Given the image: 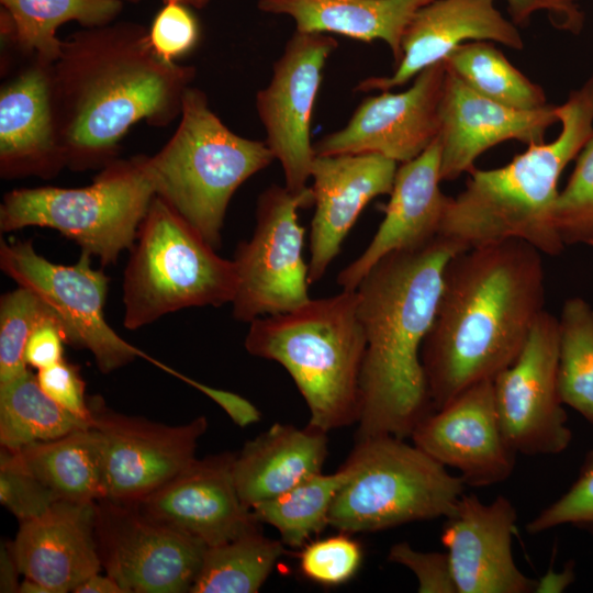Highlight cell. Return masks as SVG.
I'll use <instances>...</instances> for the list:
<instances>
[{
    "mask_svg": "<svg viewBox=\"0 0 593 593\" xmlns=\"http://www.w3.org/2000/svg\"><path fill=\"white\" fill-rule=\"evenodd\" d=\"M49 75L58 144L66 167L81 171L115 160L135 123L164 127L180 116L195 68L164 59L148 30L121 22L63 40Z\"/></svg>",
    "mask_w": 593,
    "mask_h": 593,
    "instance_id": "obj_1",
    "label": "cell"
},
{
    "mask_svg": "<svg viewBox=\"0 0 593 593\" xmlns=\"http://www.w3.org/2000/svg\"><path fill=\"white\" fill-rule=\"evenodd\" d=\"M544 306L545 268L533 245L508 239L455 255L421 350L435 411L511 366Z\"/></svg>",
    "mask_w": 593,
    "mask_h": 593,
    "instance_id": "obj_2",
    "label": "cell"
},
{
    "mask_svg": "<svg viewBox=\"0 0 593 593\" xmlns=\"http://www.w3.org/2000/svg\"><path fill=\"white\" fill-rule=\"evenodd\" d=\"M467 250L438 235L381 258L362 278L358 317L366 336L356 440L411 437L435 411L421 350L438 306L446 266Z\"/></svg>",
    "mask_w": 593,
    "mask_h": 593,
    "instance_id": "obj_3",
    "label": "cell"
},
{
    "mask_svg": "<svg viewBox=\"0 0 593 593\" xmlns=\"http://www.w3.org/2000/svg\"><path fill=\"white\" fill-rule=\"evenodd\" d=\"M556 113L562 125L556 139L528 145L503 167L470 172L449 197L438 235L465 249L519 239L549 256L563 251L553 223L558 180L593 133V76Z\"/></svg>",
    "mask_w": 593,
    "mask_h": 593,
    "instance_id": "obj_4",
    "label": "cell"
},
{
    "mask_svg": "<svg viewBox=\"0 0 593 593\" xmlns=\"http://www.w3.org/2000/svg\"><path fill=\"white\" fill-rule=\"evenodd\" d=\"M356 290L310 299L290 312L250 322L246 350L279 362L305 400L309 425L328 433L358 423L366 336Z\"/></svg>",
    "mask_w": 593,
    "mask_h": 593,
    "instance_id": "obj_5",
    "label": "cell"
},
{
    "mask_svg": "<svg viewBox=\"0 0 593 593\" xmlns=\"http://www.w3.org/2000/svg\"><path fill=\"white\" fill-rule=\"evenodd\" d=\"M273 159L266 142L233 133L211 110L206 94L189 87L177 130L148 156V166L156 195L217 249L233 194Z\"/></svg>",
    "mask_w": 593,
    "mask_h": 593,
    "instance_id": "obj_6",
    "label": "cell"
},
{
    "mask_svg": "<svg viewBox=\"0 0 593 593\" xmlns=\"http://www.w3.org/2000/svg\"><path fill=\"white\" fill-rule=\"evenodd\" d=\"M237 284L234 260L220 257L179 213L155 195L124 272L123 325L137 329L186 307L232 303Z\"/></svg>",
    "mask_w": 593,
    "mask_h": 593,
    "instance_id": "obj_7",
    "label": "cell"
},
{
    "mask_svg": "<svg viewBox=\"0 0 593 593\" xmlns=\"http://www.w3.org/2000/svg\"><path fill=\"white\" fill-rule=\"evenodd\" d=\"M344 466L348 478L334 499L328 526L347 534L448 518L465 493L459 475L391 435L356 440Z\"/></svg>",
    "mask_w": 593,
    "mask_h": 593,
    "instance_id": "obj_8",
    "label": "cell"
},
{
    "mask_svg": "<svg viewBox=\"0 0 593 593\" xmlns=\"http://www.w3.org/2000/svg\"><path fill=\"white\" fill-rule=\"evenodd\" d=\"M155 195L148 156L115 159L86 187L21 188L5 193L0 230L54 228L108 266L131 250Z\"/></svg>",
    "mask_w": 593,
    "mask_h": 593,
    "instance_id": "obj_9",
    "label": "cell"
},
{
    "mask_svg": "<svg viewBox=\"0 0 593 593\" xmlns=\"http://www.w3.org/2000/svg\"><path fill=\"white\" fill-rule=\"evenodd\" d=\"M313 204L311 188L292 192L273 184L259 195L254 234L235 251L234 318L250 323L262 315L290 312L311 299L309 265L302 256L305 230L298 210Z\"/></svg>",
    "mask_w": 593,
    "mask_h": 593,
    "instance_id": "obj_10",
    "label": "cell"
},
{
    "mask_svg": "<svg viewBox=\"0 0 593 593\" xmlns=\"http://www.w3.org/2000/svg\"><path fill=\"white\" fill-rule=\"evenodd\" d=\"M91 256L82 250L76 264L59 265L38 255L31 240L0 242L1 270L58 314L67 344L89 350L101 372L110 373L137 357L160 368L163 362L127 343L107 323L109 278L91 267Z\"/></svg>",
    "mask_w": 593,
    "mask_h": 593,
    "instance_id": "obj_11",
    "label": "cell"
},
{
    "mask_svg": "<svg viewBox=\"0 0 593 593\" xmlns=\"http://www.w3.org/2000/svg\"><path fill=\"white\" fill-rule=\"evenodd\" d=\"M102 569L126 593L190 592L208 546L144 514L136 504L94 502Z\"/></svg>",
    "mask_w": 593,
    "mask_h": 593,
    "instance_id": "obj_12",
    "label": "cell"
},
{
    "mask_svg": "<svg viewBox=\"0 0 593 593\" xmlns=\"http://www.w3.org/2000/svg\"><path fill=\"white\" fill-rule=\"evenodd\" d=\"M559 323L544 311L515 361L493 379L503 434L517 454L556 455L572 432L558 389Z\"/></svg>",
    "mask_w": 593,
    "mask_h": 593,
    "instance_id": "obj_13",
    "label": "cell"
},
{
    "mask_svg": "<svg viewBox=\"0 0 593 593\" xmlns=\"http://www.w3.org/2000/svg\"><path fill=\"white\" fill-rule=\"evenodd\" d=\"M91 426L103 447L105 499L137 503L195 460L205 416L170 426L109 409L100 396L88 398Z\"/></svg>",
    "mask_w": 593,
    "mask_h": 593,
    "instance_id": "obj_14",
    "label": "cell"
},
{
    "mask_svg": "<svg viewBox=\"0 0 593 593\" xmlns=\"http://www.w3.org/2000/svg\"><path fill=\"white\" fill-rule=\"evenodd\" d=\"M336 47L327 34L295 31L273 65L270 83L256 97L265 142L280 161L286 187L292 192L309 188L315 158L311 119L326 59Z\"/></svg>",
    "mask_w": 593,
    "mask_h": 593,
    "instance_id": "obj_15",
    "label": "cell"
},
{
    "mask_svg": "<svg viewBox=\"0 0 593 593\" xmlns=\"http://www.w3.org/2000/svg\"><path fill=\"white\" fill-rule=\"evenodd\" d=\"M445 61L422 70L405 91L369 97L340 130L313 144L315 156L380 155L407 163L438 137Z\"/></svg>",
    "mask_w": 593,
    "mask_h": 593,
    "instance_id": "obj_16",
    "label": "cell"
},
{
    "mask_svg": "<svg viewBox=\"0 0 593 593\" xmlns=\"http://www.w3.org/2000/svg\"><path fill=\"white\" fill-rule=\"evenodd\" d=\"M411 438L434 460L457 469L469 486L503 482L515 467L516 452L497 416L493 380L467 388L432 412L415 427Z\"/></svg>",
    "mask_w": 593,
    "mask_h": 593,
    "instance_id": "obj_17",
    "label": "cell"
},
{
    "mask_svg": "<svg viewBox=\"0 0 593 593\" xmlns=\"http://www.w3.org/2000/svg\"><path fill=\"white\" fill-rule=\"evenodd\" d=\"M236 454L197 459L142 499L137 507L150 518L183 532L208 547L260 529L240 500L233 478Z\"/></svg>",
    "mask_w": 593,
    "mask_h": 593,
    "instance_id": "obj_18",
    "label": "cell"
},
{
    "mask_svg": "<svg viewBox=\"0 0 593 593\" xmlns=\"http://www.w3.org/2000/svg\"><path fill=\"white\" fill-rule=\"evenodd\" d=\"M516 521L514 505L503 495L490 504L474 494L461 495L441 533L457 593L535 592L537 580L513 558Z\"/></svg>",
    "mask_w": 593,
    "mask_h": 593,
    "instance_id": "obj_19",
    "label": "cell"
},
{
    "mask_svg": "<svg viewBox=\"0 0 593 593\" xmlns=\"http://www.w3.org/2000/svg\"><path fill=\"white\" fill-rule=\"evenodd\" d=\"M439 118L441 181L470 174L481 154L504 141L545 142L547 128L559 121L553 105L533 111L506 107L477 93L447 68Z\"/></svg>",
    "mask_w": 593,
    "mask_h": 593,
    "instance_id": "obj_20",
    "label": "cell"
},
{
    "mask_svg": "<svg viewBox=\"0 0 593 593\" xmlns=\"http://www.w3.org/2000/svg\"><path fill=\"white\" fill-rule=\"evenodd\" d=\"M398 163L380 155L315 156L311 187L315 212L310 234V284L322 279L360 212L390 194Z\"/></svg>",
    "mask_w": 593,
    "mask_h": 593,
    "instance_id": "obj_21",
    "label": "cell"
},
{
    "mask_svg": "<svg viewBox=\"0 0 593 593\" xmlns=\"http://www.w3.org/2000/svg\"><path fill=\"white\" fill-rule=\"evenodd\" d=\"M469 40L523 48L521 34L494 7V0H434L421 8L407 25L402 37V58L393 74L367 78L356 90L387 91L402 86Z\"/></svg>",
    "mask_w": 593,
    "mask_h": 593,
    "instance_id": "obj_22",
    "label": "cell"
},
{
    "mask_svg": "<svg viewBox=\"0 0 593 593\" xmlns=\"http://www.w3.org/2000/svg\"><path fill=\"white\" fill-rule=\"evenodd\" d=\"M441 144L438 137L416 158L398 168L384 219L363 253L337 276L345 290H356L384 256L419 247L439 234L449 197L439 187Z\"/></svg>",
    "mask_w": 593,
    "mask_h": 593,
    "instance_id": "obj_23",
    "label": "cell"
},
{
    "mask_svg": "<svg viewBox=\"0 0 593 593\" xmlns=\"http://www.w3.org/2000/svg\"><path fill=\"white\" fill-rule=\"evenodd\" d=\"M9 545L20 574L49 593H68L102 569L94 536V502L57 501L22 522Z\"/></svg>",
    "mask_w": 593,
    "mask_h": 593,
    "instance_id": "obj_24",
    "label": "cell"
},
{
    "mask_svg": "<svg viewBox=\"0 0 593 593\" xmlns=\"http://www.w3.org/2000/svg\"><path fill=\"white\" fill-rule=\"evenodd\" d=\"M49 67L38 61L0 90L2 178H52L66 160L56 136Z\"/></svg>",
    "mask_w": 593,
    "mask_h": 593,
    "instance_id": "obj_25",
    "label": "cell"
},
{
    "mask_svg": "<svg viewBox=\"0 0 593 593\" xmlns=\"http://www.w3.org/2000/svg\"><path fill=\"white\" fill-rule=\"evenodd\" d=\"M327 441L326 432L309 424L299 428L280 423L246 441L233 462L234 483L243 503L251 510L321 473Z\"/></svg>",
    "mask_w": 593,
    "mask_h": 593,
    "instance_id": "obj_26",
    "label": "cell"
},
{
    "mask_svg": "<svg viewBox=\"0 0 593 593\" xmlns=\"http://www.w3.org/2000/svg\"><path fill=\"white\" fill-rule=\"evenodd\" d=\"M434 0H259L258 8L289 15L296 31L336 33L362 42L383 41L394 66L402 58V37L414 14Z\"/></svg>",
    "mask_w": 593,
    "mask_h": 593,
    "instance_id": "obj_27",
    "label": "cell"
},
{
    "mask_svg": "<svg viewBox=\"0 0 593 593\" xmlns=\"http://www.w3.org/2000/svg\"><path fill=\"white\" fill-rule=\"evenodd\" d=\"M14 450L60 500L93 503L105 497L102 439L93 426Z\"/></svg>",
    "mask_w": 593,
    "mask_h": 593,
    "instance_id": "obj_28",
    "label": "cell"
},
{
    "mask_svg": "<svg viewBox=\"0 0 593 593\" xmlns=\"http://www.w3.org/2000/svg\"><path fill=\"white\" fill-rule=\"evenodd\" d=\"M4 29L22 52L51 66L59 57L61 42L57 29L70 21L86 27L110 24L122 9L121 0H0Z\"/></svg>",
    "mask_w": 593,
    "mask_h": 593,
    "instance_id": "obj_29",
    "label": "cell"
},
{
    "mask_svg": "<svg viewBox=\"0 0 593 593\" xmlns=\"http://www.w3.org/2000/svg\"><path fill=\"white\" fill-rule=\"evenodd\" d=\"M90 425V422L52 400L30 369L0 384L1 447L19 449L33 443L57 439Z\"/></svg>",
    "mask_w": 593,
    "mask_h": 593,
    "instance_id": "obj_30",
    "label": "cell"
},
{
    "mask_svg": "<svg viewBox=\"0 0 593 593\" xmlns=\"http://www.w3.org/2000/svg\"><path fill=\"white\" fill-rule=\"evenodd\" d=\"M282 541L261 528L208 547L189 593H255L284 553Z\"/></svg>",
    "mask_w": 593,
    "mask_h": 593,
    "instance_id": "obj_31",
    "label": "cell"
},
{
    "mask_svg": "<svg viewBox=\"0 0 593 593\" xmlns=\"http://www.w3.org/2000/svg\"><path fill=\"white\" fill-rule=\"evenodd\" d=\"M444 61L448 70L488 99L524 111L547 107L544 90L488 42L461 44Z\"/></svg>",
    "mask_w": 593,
    "mask_h": 593,
    "instance_id": "obj_32",
    "label": "cell"
},
{
    "mask_svg": "<svg viewBox=\"0 0 593 593\" xmlns=\"http://www.w3.org/2000/svg\"><path fill=\"white\" fill-rule=\"evenodd\" d=\"M347 478L343 465L334 473H317L277 497L255 504L251 511L260 523L279 532L284 545L302 547L328 526L332 504Z\"/></svg>",
    "mask_w": 593,
    "mask_h": 593,
    "instance_id": "obj_33",
    "label": "cell"
},
{
    "mask_svg": "<svg viewBox=\"0 0 593 593\" xmlns=\"http://www.w3.org/2000/svg\"><path fill=\"white\" fill-rule=\"evenodd\" d=\"M558 323L561 401L593 424V307L582 298H570Z\"/></svg>",
    "mask_w": 593,
    "mask_h": 593,
    "instance_id": "obj_34",
    "label": "cell"
},
{
    "mask_svg": "<svg viewBox=\"0 0 593 593\" xmlns=\"http://www.w3.org/2000/svg\"><path fill=\"white\" fill-rule=\"evenodd\" d=\"M58 314L36 293L19 286L0 299V384L29 370L24 359L26 343L45 318Z\"/></svg>",
    "mask_w": 593,
    "mask_h": 593,
    "instance_id": "obj_35",
    "label": "cell"
},
{
    "mask_svg": "<svg viewBox=\"0 0 593 593\" xmlns=\"http://www.w3.org/2000/svg\"><path fill=\"white\" fill-rule=\"evenodd\" d=\"M577 157L573 172L558 194L553 223L564 246H593V133Z\"/></svg>",
    "mask_w": 593,
    "mask_h": 593,
    "instance_id": "obj_36",
    "label": "cell"
},
{
    "mask_svg": "<svg viewBox=\"0 0 593 593\" xmlns=\"http://www.w3.org/2000/svg\"><path fill=\"white\" fill-rule=\"evenodd\" d=\"M60 499L22 461L14 449H0V503L21 523L40 517Z\"/></svg>",
    "mask_w": 593,
    "mask_h": 593,
    "instance_id": "obj_37",
    "label": "cell"
},
{
    "mask_svg": "<svg viewBox=\"0 0 593 593\" xmlns=\"http://www.w3.org/2000/svg\"><path fill=\"white\" fill-rule=\"evenodd\" d=\"M361 559L360 545L342 532L306 545L300 555V568L314 582L338 585L357 572Z\"/></svg>",
    "mask_w": 593,
    "mask_h": 593,
    "instance_id": "obj_38",
    "label": "cell"
},
{
    "mask_svg": "<svg viewBox=\"0 0 593 593\" xmlns=\"http://www.w3.org/2000/svg\"><path fill=\"white\" fill-rule=\"evenodd\" d=\"M568 524L593 530V449L570 489L530 519L526 529L535 535Z\"/></svg>",
    "mask_w": 593,
    "mask_h": 593,
    "instance_id": "obj_39",
    "label": "cell"
},
{
    "mask_svg": "<svg viewBox=\"0 0 593 593\" xmlns=\"http://www.w3.org/2000/svg\"><path fill=\"white\" fill-rule=\"evenodd\" d=\"M155 52L166 60L189 52L198 41V24L186 5L166 2L148 30Z\"/></svg>",
    "mask_w": 593,
    "mask_h": 593,
    "instance_id": "obj_40",
    "label": "cell"
},
{
    "mask_svg": "<svg viewBox=\"0 0 593 593\" xmlns=\"http://www.w3.org/2000/svg\"><path fill=\"white\" fill-rule=\"evenodd\" d=\"M388 560L410 569L421 593H457L447 552H423L398 542L390 548Z\"/></svg>",
    "mask_w": 593,
    "mask_h": 593,
    "instance_id": "obj_41",
    "label": "cell"
},
{
    "mask_svg": "<svg viewBox=\"0 0 593 593\" xmlns=\"http://www.w3.org/2000/svg\"><path fill=\"white\" fill-rule=\"evenodd\" d=\"M42 390L71 414L91 423V412L86 398V384L76 366L61 361L41 369L36 374Z\"/></svg>",
    "mask_w": 593,
    "mask_h": 593,
    "instance_id": "obj_42",
    "label": "cell"
},
{
    "mask_svg": "<svg viewBox=\"0 0 593 593\" xmlns=\"http://www.w3.org/2000/svg\"><path fill=\"white\" fill-rule=\"evenodd\" d=\"M64 344H67V334L60 317L45 318L34 328L26 343V365L41 370L61 361Z\"/></svg>",
    "mask_w": 593,
    "mask_h": 593,
    "instance_id": "obj_43",
    "label": "cell"
},
{
    "mask_svg": "<svg viewBox=\"0 0 593 593\" xmlns=\"http://www.w3.org/2000/svg\"><path fill=\"white\" fill-rule=\"evenodd\" d=\"M514 23L525 25L537 10H547L561 29L579 30L581 13L574 0H506Z\"/></svg>",
    "mask_w": 593,
    "mask_h": 593,
    "instance_id": "obj_44",
    "label": "cell"
},
{
    "mask_svg": "<svg viewBox=\"0 0 593 593\" xmlns=\"http://www.w3.org/2000/svg\"><path fill=\"white\" fill-rule=\"evenodd\" d=\"M574 580L572 563H568L562 571L548 570L545 575L536 581V593L563 592Z\"/></svg>",
    "mask_w": 593,
    "mask_h": 593,
    "instance_id": "obj_45",
    "label": "cell"
},
{
    "mask_svg": "<svg viewBox=\"0 0 593 593\" xmlns=\"http://www.w3.org/2000/svg\"><path fill=\"white\" fill-rule=\"evenodd\" d=\"M20 574L16 562L8 544H2L0 549V592L15 593L19 589Z\"/></svg>",
    "mask_w": 593,
    "mask_h": 593,
    "instance_id": "obj_46",
    "label": "cell"
},
{
    "mask_svg": "<svg viewBox=\"0 0 593 593\" xmlns=\"http://www.w3.org/2000/svg\"><path fill=\"white\" fill-rule=\"evenodd\" d=\"M74 593H126V591L109 574L97 572L81 582Z\"/></svg>",
    "mask_w": 593,
    "mask_h": 593,
    "instance_id": "obj_47",
    "label": "cell"
},
{
    "mask_svg": "<svg viewBox=\"0 0 593 593\" xmlns=\"http://www.w3.org/2000/svg\"><path fill=\"white\" fill-rule=\"evenodd\" d=\"M19 593H49V591L36 580L23 578L19 583Z\"/></svg>",
    "mask_w": 593,
    "mask_h": 593,
    "instance_id": "obj_48",
    "label": "cell"
},
{
    "mask_svg": "<svg viewBox=\"0 0 593 593\" xmlns=\"http://www.w3.org/2000/svg\"><path fill=\"white\" fill-rule=\"evenodd\" d=\"M164 1L165 3L172 1V2L181 3L183 5H192L195 8H201L205 5L210 0H164Z\"/></svg>",
    "mask_w": 593,
    "mask_h": 593,
    "instance_id": "obj_49",
    "label": "cell"
},
{
    "mask_svg": "<svg viewBox=\"0 0 593 593\" xmlns=\"http://www.w3.org/2000/svg\"><path fill=\"white\" fill-rule=\"evenodd\" d=\"M121 1H122V0H121ZM133 1H135V0H133Z\"/></svg>",
    "mask_w": 593,
    "mask_h": 593,
    "instance_id": "obj_50",
    "label": "cell"
}]
</instances>
